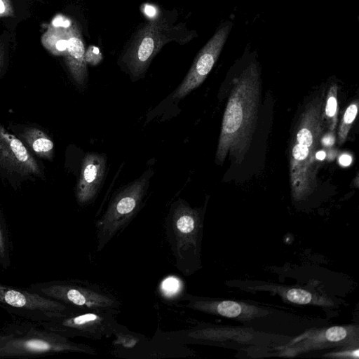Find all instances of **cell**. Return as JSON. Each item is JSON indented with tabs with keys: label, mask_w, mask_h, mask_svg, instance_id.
<instances>
[{
	"label": "cell",
	"mask_w": 359,
	"mask_h": 359,
	"mask_svg": "<svg viewBox=\"0 0 359 359\" xmlns=\"http://www.w3.org/2000/svg\"><path fill=\"white\" fill-rule=\"evenodd\" d=\"M0 307L30 322L47 321L61 314L78 311L58 301L0 282Z\"/></svg>",
	"instance_id": "obj_9"
},
{
	"label": "cell",
	"mask_w": 359,
	"mask_h": 359,
	"mask_svg": "<svg viewBox=\"0 0 359 359\" xmlns=\"http://www.w3.org/2000/svg\"><path fill=\"white\" fill-rule=\"evenodd\" d=\"M25 143L38 156L51 160L53 156L54 144L51 139L37 128H26L21 134Z\"/></svg>",
	"instance_id": "obj_17"
},
{
	"label": "cell",
	"mask_w": 359,
	"mask_h": 359,
	"mask_svg": "<svg viewBox=\"0 0 359 359\" xmlns=\"http://www.w3.org/2000/svg\"><path fill=\"white\" fill-rule=\"evenodd\" d=\"M180 299L193 310L241 320H251L268 313L254 305L232 300L212 299L189 294H184Z\"/></svg>",
	"instance_id": "obj_13"
},
{
	"label": "cell",
	"mask_w": 359,
	"mask_h": 359,
	"mask_svg": "<svg viewBox=\"0 0 359 359\" xmlns=\"http://www.w3.org/2000/svg\"><path fill=\"white\" fill-rule=\"evenodd\" d=\"M116 337L114 344L124 348H132L136 346L139 341V337L127 330L126 327L121 325L114 332Z\"/></svg>",
	"instance_id": "obj_21"
},
{
	"label": "cell",
	"mask_w": 359,
	"mask_h": 359,
	"mask_svg": "<svg viewBox=\"0 0 359 359\" xmlns=\"http://www.w3.org/2000/svg\"><path fill=\"white\" fill-rule=\"evenodd\" d=\"M4 45L0 43V72L4 63Z\"/></svg>",
	"instance_id": "obj_29"
},
{
	"label": "cell",
	"mask_w": 359,
	"mask_h": 359,
	"mask_svg": "<svg viewBox=\"0 0 359 359\" xmlns=\"http://www.w3.org/2000/svg\"><path fill=\"white\" fill-rule=\"evenodd\" d=\"M8 249L6 240L0 224V264L4 266L8 264Z\"/></svg>",
	"instance_id": "obj_23"
},
{
	"label": "cell",
	"mask_w": 359,
	"mask_h": 359,
	"mask_svg": "<svg viewBox=\"0 0 359 359\" xmlns=\"http://www.w3.org/2000/svg\"><path fill=\"white\" fill-rule=\"evenodd\" d=\"M358 348H348L346 351H340L338 352H332L325 355L326 357L338 358H358Z\"/></svg>",
	"instance_id": "obj_24"
},
{
	"label": "cell",
	"mask_w": 359,
	"mask_h": 359,
	"mask_svg": "<svg viewBox=\"0 0 359 359\" xmlns=\"http://www.w3.org/2000/svg\"><path fill=\"white\" fill-rule=\"evenodd\" d=\"M29 290L79 310L119 309L121 303L99 287L74 280L32 284Z\"/></svg>",
	"instance_id": "obj_8"
},
{
	"label": "cell",
	"mask_w": 359,
	"mask_h": 359,
	"mask_svg": "<svg viewBox=\"0 0 359 359\" xmlns=\"http://www.w3.org/2000/svg\"><path fill=\"white\" fill-rule=\"evenodd\" d=\"M119 312L118 309L78 310L37 323L68 339L80 337L102 339L114 335L121 326L116 320Z\"/></svg>",
	"instance_id": "obj_7"
},
{
	"label": "cell",
	"mask_w": 359,
	"mask_h": 359,
	"mask_svg": "<svg viewBox=\"0 0 359 359\" xmlns=\"http://www.w3.org/2000/svg\"><path fill=\"white\" fill-rule=\"evenodd\" d=\"M358 342L357 327L332 326L304 332L283 348L281 355H295L313 350L338 346H353L358 345Z\"/></svg>",
	"instance_id": "obj_11"
},
{
	"label": "cell",
	"mask_w": 359,
	"mask_h": 359,
	"mask_svg": "<svg viewBox=\"0 0 359 359\" xmlns=\"http://www.w3.org/2000/svg\"><path fill=\"white\" fill-rule=\"evenodd\" d=\"M337 86L332 84L330 86L326 97L325 105L324 118L327 121L330 132H333L337 123Z\"/></svg>",
	"instance_id": "obj_19"
},
{
	"label": "cell",
	"mask_w": 359,
	"mask_h": 359,
	"mask_svg": "<svg viewBox=\"0 0 359 359\" xmlns=\"http://www.w3.org/2000/svg\"><path fill=\"white\" fill-rule=\"evenodd\" d=\"M14 15L11 0H0V18L14 16Z\"/></svg>",
	"instance_id": "obj_25"
},
{
	"label": "cell",
	"mask_w": 359,
	"mask_h": 359,
	"mask_svg": "<svg viewBox=\"0 0 359 359\" xmlns=\"http://www.w3.org/2000/svg\"><path fill=\"white\" fill-rule=\"evenodd\" d=\"M69 352L96 354L93 347L74 342L35 322L8 325L0 334V358L32 357Z\"/></svg>",
	"instance_id": "obj_3"
},
{
	"label": "cell",
	"mask_w": 359,
	"mask_h": 359,
	"mask_svg": "<svg viewBox=\"0 0 359 359\" xmlns=\"http://www.w3.org/2000/svg\"><path fill=\"white\" fill-rule=\"evenodd\" d=\"M203 216L182 199L172 205L165 219V233L177 269L190 276L200 266Z\"/></svg>",
	"instance_id": "obj_4"
},
{
	"label": "cell",
	"mask_w": 359,
	"mask_h": 359,
	"mask_svg": "<svg viewBox=\"0 0 359 359\" xmlns=\"http://www.w3.org/2000/svg\"><path fill=\"white\" fill-rule=\"evenodd\" d=\"M324 130L323 94L309 102L302 113L292 141L290 179L292 198H306L317 187L316 154Z\"/></svg>",
	"instance_id": "obj_2"
},
{
	"label": "cell",
	"mask_w": 359,
	"mask_h": 359,
	"mask_svg": "<svg viewBox=\"0 0 359 359\" xmlns=\"http://www.w3.org/2000/svg\"><path fill=\"white\" fill-rule=\"evenodd\" d=\"M231 27V22L224 23L199 51L187 76L175 90V98H183L204 81L217 62Z\"/></svg>",
	"instance_id": "obj_10"
},
{
	"label": "cell",
	"mask_w": 359,
	"mask_h": 359,
	"mask_svg": "<svg viewBox=\"0 0 359 359\" xmlns=\"http://www.w3.org/2000/svg\"><path fill=\"white\" fill-rule=\"evenodd\" d=\"M147 170L140 178L122 187L110 201L103 215L95 224L97 251L100 252L120 233L139 211L151 177Z\"/></svg>",
	"instance_id": "obj_6"
},
{
	"label": "cell",
	"mask_w": 359,
	"mask_h": 359,
	"mask_svg": "<svg viewBox=\"0 0 359 359\" xmlns=\"http://www.w3.org/2000/svg\"><path fill=\"white\" fill-rule=\"evenodd\" d=\"M181 25H173L159 15L145 23L137 32L122 56L121 62L135 78L143 75L156 55L166 43H186L193 37Z\"/></svg>",
	"instance_id": "obj_5"
},
{
	"label": "cell",
	"mask_w": 359,
	"mask_h": 359,
	"mask_svg": "<svg viewBox=\"0 0 359 359\" xmlns=\"http://www.w3.org/2000/svg\"><path fill=\"white\" fill-rule=\"evenodd\" d=\"M65 32L67 38L64 54L65 63L73 79L78 84L83 85L88 79V70L81 29L77 23L74 22L65 27Z\"/></svg>",
	"instance_id": "obj_15"
},
{
	"label": "cell",
	"mask_w": 359,
	"mask_h": 359,
	"mask_svg": "<svg viewBox=\"0 0 359 359\" xmlns=\"http://www.w3.org/2000/svg\"><path fill=\"white\" fill-rule=\"evenodd\" d=\"M0 167L22 176L39 175L41 170L22 142L0 125Z\"/></svg>",
	"instance_id": "obj_12"
},
{
	"label": "cell",
	"mask_w": 359,
	"mask_h": 359,
	"mask_svg": "<svg viewBox=\"0 0 359 359\" xmlns=\"http://www.w3.org/2000/svg\"><path fill=\"white\" fill-rule=\"evenodd\" d=\"M177 283H176L175 280L171 279V280H167L164 282V288L168 289L169 291L172 290V289H175V285H177Z\"/></svg>",
	"instance_id": "obj_27"
},
{
	"label": "cell",
	"mask_w": 359,
	"mask_h": 359,
	"mask_svg": "<svg viewBox=\"0 0 359 359\" xmlns=\"http://www.w3.org/2000/svg\"><path fill=\"white\" fill-rule=\"evenodd\" d=\"M255 289L276 292L285 302L293 304L330 306L332 303L330 299L318 296L309 290L300 287L264 284V285L259 286V287H255Z\"/></svg>",
	"instance_id": "obj_16"
},
{
	"label": "cell",
	"mask_w": 359,
	"mask_h": 359,
	"mask_svg": "<svg viewBox=\"0 0 359 359\" xmlns=\"http://www.w3.org/2000/svg\"><path fill=\"white\" fill-rule=\"evenodd\" d=\"M339 161L341 165L348 166L352 162V158L350 155L343 154L339 157Z\"/></svg>",
	"instance_id": "obj_26"
},
{
	"label": "cell",
	"mask_w": 359,
	"mask_h": 359,
	"mask_svg": "<svg viewBox=\"0 0 359 359\" xmlns=\"http://www.w3.org/2000/svg\"><path fill=\"white\" fill-rule=\"evenodd\" d=\"M259 98V71L252 62L236 80L227 102L215 155L218 164L227 154L237 164L243 160L257 126Z\"/></svg>",
	"instance_id": "obj_1"
},
{
	"label": "cell",
	"mask_w": 359,
	"mask_h": 359,
	"mask_svg": "<svg viewBox=\"0 0 359 359\" xmlns=\"http://www.w3.org/2000/svg\"><path fill=\"white\" fill-rule=\"evenodd\" d=\"M42 43L53 54L64 55L67 45L65 29L51 27L44 33L42 37Z\"/></svg>",
	"instance_id": "obj_18"
},
{
	"label": "cell",
	"mask_w": 359,
	"mask_h": 359,
	"mask_svg": "<svg viewBox=\"0 0 359 359\" xmlns=\"http://www.w3.org/2000/svg\"><path fill=\"white\" fill-rule=\"evenodd\" d=\"M85 59L86 63L96 65L102 60V55L97 48L90 46L85 53Z\"/></svg>",
	"instance_id": "obj_22"
},
{
	"label": "cell",
	"mask_w": 359,
	"mask_h": 359,
	"mask_svg": "<svg viewBox=\"0 0 359 359\" xmlns=\"http://www.w3.org/2000/svg\"><path fill=\"white\" fill-rule=\"evenodd\" d=\"M325 156L326 154L323 151H318L316 154V159L318 161L323 160L325 158Z\"/></svg>",
	"instance_id": "obj_30"
},
{
	"label": "cell",
	"mask_w": 359,
	"mask_h": 359,
	"mask_svg": "<svg viewBox=\"0 0 359 359\" xmlns=\"http://www.w3.org/2000/svg\"><path fill=\"white\" fill-rule=\"evenodd\" d=\"M358 111V100L351 103L346 108L338 130V140L340 144H343L346 141L353 123L357 116Z\"/></svg>",
	"instance_id": "obj_20"
},
{
	"label": "cell",
	"mask_w": 359,
	"mask_h": 359,
	"mask_svg": "<svg viewBox=\"0 0 359 359\" xmlns=\"http://www.w3.org/2000/svg\"><path fill=\"white\" fill-rule=\"evenodd\" d=\"M106 168L105 155L88 153L84 156L76 189V199L81 205L88 204L95 198L103 183Z\"/></svg>",
	"instance_id": "obj_14"
},
{
	"label": "cell",
	"mask_w": 359,
	"mask_h": 359,
	"mask_svg": "<svg viewBox=\"0 0 359 359\" xmlns=\"http://www.w3.org/2000/svg\"><path fill=\"white\" fill-rule=\"evenodd\" d=\"M321 142L323 143L324 144H326V145H329V144H333V142H334V137H333V136H331V134H330L328 136H326V137H323L321 140Z\"/></svg>",
	"instance_id": "obj_28"
}]
</instances>
